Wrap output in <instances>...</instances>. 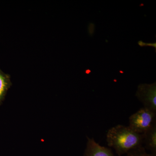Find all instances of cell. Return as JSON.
I'll return each instance as SVG.
<instances>
[{
	"label": "cell",
	"mask_w": 156,
	"mask_h": 156,
	"mask_svg": "<svg viewBox=\"0 0 156 156\" xmlns=\"http://www.w3.org/2000/svg\"><path fill=\"white\" fill-rule=\"evenodd\" d=\"M126 156H156V155L148 154L146 151L145 148L142 146L129 152L126 154Z\"/></svg>",
	"instance_id": "obj_7"
},
{
	"label": "cell",
	"mask_w": 156,
	"mask_h": 156,
	"mask_svg": "<svg viewBox=\"0 0 156 156\" xmlns=\"http://www.w3.org/2000/svg\"><path fill=\"white\" fill-rule=\"evenodd\" d=\"M95 27L94 23H90L88 26V32L90 35H92L95 32Z\"/></svg>",
	"instance_id": "obj_8"
},
{
	"label": "cell",
	"mask_w": 156,
	"mask_h": 156,
	"mask_svg": "<svg viewBox=\"0 0 156 156\" xmlns=\"http://www.w3.org/2000/svg\"><path fill=\"white\" fill-rule=\"evenodd\" d=\"M145 46H149V47H153L156 48V43H146L145 44Z\"/></svg>",
	"instance_id": "obj_9"
},
{
	"label": "cell",
	"mask_w": 156,
	"mask_h": 156,
	"mask_svg": "<svg viewBox=\"0 0 156 156\" xmlns=\"http://www.w3.org/2000/svg\"><path fill=\"white\" fill-rule=\"evenodd\" d=\"M136 96L143 107L156 113V83L140 84L137 87Z\"/></svg>",
	"instance_id": "obj_3"
},
{
	"label": "cell",
	"mask_w": 156,
	"mask_h": 156,
	"mask_svg": "<svg viewBox=\"0 0 156 156\" xmlns=\"http://www.w3.org/2000/svg\"><path fill=\"white\" fill-rule=\"evenodd\" d=\"M12 86L11 76L0 69V105H2L9 88Z\"/></svg>",
	"instance_id": "obj_6"
},
{
	"label": "cell",
	"mask_w": 156,
	"mask_h": 156,
	"mask_svg": "<svg viewBox=\"0 0 156 156\" xmlns=\"http://www.w3.org/2000/svg\"><path fill=\"white\" fill-rule=\"evenodd\" d=\"M156 113L143 107L131 115L129 119V127L138 134H142L156 122Z\"/></svg>",
	"instance_id": "obj_2"
},
{
	"label": "cell",
	"mask_w": 156,
	"mask_h": 156,
	"mask_svg": "<svg viewBox=\"0 0 156 156\" xmlns=\"http://www.w3.org/2000/svg\"><path fill=\"white\" fill-rule=\"evenodd\" d=\"M145 43L141 41H140L138 42V45L141 47H145Z\"/></svg>",
	"instance_id": "obj_10"
},
{
	"label": "cell",
	"mask_w": 156,
	"mask_h": 156,
	"mask_svg": "<svg viewBox=\"0 0 156 156\" xmlns=\"http://www.w3.org/2000/svg\"><path fill=\"white\" fill-rule=\"evenodd\" d=\"M143 134V144L145 147L151 152V154L156 155V122L152 126Z\"/></svg>",
	"instance_id": "obj_5"
},
{
	"label": "cell",
	"mask_w": 156,
	"mask_h": 156,
	"mask_svg": "<svg viewBox=\"0 0 156 156\" xmlns=\"http://www.w3.org/2000/svg\"><path fill=\"white\" fill-rule=\"evenodd\" d=\"M87 138L84 156H114L110 149L101 146L93 138Z\"/></svg>",
	"instance_id": "obj_4"
},
{
	"label": "cell",
	"mask_w": 156,
	"mask_h": 156,
	"mask_svg": "<svg viewBox=\"0 0 156 156\" xmlns=\"http://www.w3.org/2000/svg\"><path fill=\"white\" fill-rule=\"evenodd\" d=\"M106 140L108 146L113 148L117 154L121 156L142 147L143 136L129 126L118 125L109 129Z\"/></svg>",
	"instance_id": "obj_1"
}]
</instances>
